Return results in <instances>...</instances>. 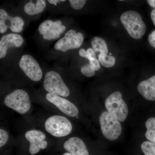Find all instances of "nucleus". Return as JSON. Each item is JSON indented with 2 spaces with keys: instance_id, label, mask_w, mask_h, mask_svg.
Returning <instances> with one entry per match:
<instances>
[{
  "instance_id": "obj_1",
  "label": "nucleus",
  "mask_w": 155,
  "mask_h": 155,
  "mask_svg": "<svg viewBox=\"0 0 155 155\" xmlns=\"http://www.w3.org/2000/svg\"><path fill=\"white\" fill-rule=\"evenodd\" d=\"M122 25L132 38L140 39L146 31V26L141 15L134 11L124 12L120 17Z\"/></svg>"
},
{
  "instance_id": "obj_2",
  "label": "nucleus",
  "mask_w": 155,
  "mask_h": 155,
  "mask_svg": "<svg viewBox=\"0 0 155 155\" xmlns=\"http://www.w3.org/2000/svg\"><path fill=\"white\" fill-rule=\"evenodd\" d=\"M4 103L6 107L22 115L28 113L31 107L29 95L22 89L16 90L7 95Z\"/></svg>"
},
{
  "instance_id": "obj_3",
  "label": "nucleus",
  "mask_w": 155,
  "mask_h": 155,
  "mask_svg": "<svg viewBox=\"0 0 155 155\" xmlns=\"http://www.w3.org/2000/svg\"><path fill=\"white\" fill-rule=\"evenodd\" d=\"M45 127L48 133L57 137L67 136L72 130L71 122L65 116L60 115L49 117L45 122Z\"/></svg>"
},
{
  "instance_id": "obj_4",
  "label": "nucleus",
  "mask_w": 155,
  "mask_h": 155,
  "mask_svg": "<svg viewBox=\"0 0 155 155\" xmlns=\"http://www.w3.org/2000/svg\"><path fill=\"white\" fill-rule=\"evenodd\" d=\"M105 106L108 113L119 122H124L127 119L128 108L120 92L115 91L109 95L105 101Z\"/></svg>"
},
{
  "instance_id": "obj_5",
  "label": "nucleus",
  "mask_w": 155,
  "mask_h": 155,
  "mask_svg": "<svg viewBox=\"0 0 155 155\" xmlns=\"http://www.w3.org/2000/svg\"><path fill=\"white\" fill-rule=\"evenodd\" d=\"M99 121L102 133L108 140H116L121 135L122 132L121 123L107 111H104L101 114Z\"/></svg>"
},
{
  "instance_id": "obj_6",
  "label": "nucleus",
  "mask_w": 155,
  "mask_h": 155,
  "mask_svg": "<svg viewBox=\"0 0 155 155\" xmlns=\"http://www.w3.org/2000/svg\"><path fill=\"white\" fill-rule=\"evenodd\" d=\"M43 86L49 93L62 97H67L70 94L68 87L64 82L61 75L54 71L48 72L45 75Z\"/></svg>"
},
{
  "instance_id": "obj_7",
  "label": "nucleus",
  "mask_w": 155,
  "mask_h": 155,
  "mask_svg": "<svg viewBox=\"0 0 155 155\" xmlns=\"http://www.w3.org/2000/svg\"><path fill=\"white\" fill-rule=\"evenodd\" d=\"M84 36L81 32H76L70 29L65 34V36L58 40L54 45L55 49L65 52L72 49L80 48L84 41Z\"/></svg>"
},
{
  "instance_id": "obj_8",
  "label": "nucleus",
  "mask_w": 155,
  "mask_h": 155,
  "mask_svg": "<svg viewBox=\"0 0 155 155\" xmlns=\"http://www.w3.org/2000/svg\"><path fill=\"white\" fill-rule=\"evenodd\" d=\"M20 69L25 75L34 81H38L42 78V71L38 63L29 54L22 56L19 64Z\"/></svg>"
},
{
  "instance_id": "obj_9",
  "label": "nucleus",
  "mask_w": 155,
  "mask_h": 155,
  "mask_svg": "<svg viewBox=\"0 0 155 155\" xmlns=\"http://www.w3.org/2000/svg\"><path fill=\"white\" fill-rule=\"evenodd\" d=\"M66 29V27L62 25L60 20L53 22L51 20H46L42 22L38 28L40 34L43 35V38L47 40L59 38Z\"/></svg>"
},
{
  "instance_id": "obj_10",
  "label": "nucleus",
  "mask_w": 155,
  "mask_h": 155,
  "mask_svg": "<svg viewBox=\"0 0 155 155\" xmlns=\"http://www.w3.org/2000/svg\"><path fill=\"white\" fill-rule=\"evenodd\" d=\"M46 98L67 116L74 117L78 115L79 111L77 107L67 99L49 93L46 95Z\"/></svg>"
},
{
  "instance_id": "obj_11",
  "label": "nucleus",
  "mask_w": 155,
  "mask_h": 155,
  "mask_svg": "<svg viewBox=\"0 0 155 155\" xmlns=\"http://www.w3.org/2000/svg\"><path fill=\"white\" fill-rule=\"evenodd\" d=\"M25 136L29 142V152L31 155L36 154L40 150L45 149L48 146V142L45 140L46 136L41 130H28L25 132Z\"/></svg>"
},
{
  "instance_id": "obj_12",
  "label": "nucleus",
  "mask_w": 155,
  "mask_h": 155,
  "mask_svg": "<svg viewBox=\"0 0 155 155\" xmlns=\"http://www.w3.org/2000/svg\"><path fill=\"white\" fill-rule=\"evenodd\" d=\"M24 39L18 34L11 33L4 35L0 39V58H5L7 50L11 48H19L23 44Z\"/></svg>"
},
{
  "instance_id": "obj_13",
  "label": "nucleus",
  "mask_w": 155,
  "mask_h": 155,
  "mask_svg": "<svg viewBox=\"0 0 155 155\" xmlns=\"http://www.w3.org/2000/svg\"><path fill=\"white\" fill-rule=\"evenodd\" d=\"M64 149L72 155H89L86 145L82 140L72 137L64 142Z\"/></svg>"
},
{
  "instance_id": "obj_14",
  "label": "nucleus",
  "mask_w": 155,
  "mask_h": 155,
  "mask_svg": "<svg viewBox=\"0 0 155 155\" xmlns=\"http://www.w3.org/2000/svg\"><path fill=\"white\" fill-rule=\"evenodd\" d=\"M137 90L146 99L155 101V75L140 82Z\"/></svg>"
},
{
  "instance_id": "obj_15",
  "label": "nucleus",
  "mask_w": 155,
  "mask_h": 155,
  "mask_svg": "<svg viewBox=\"0 0 155 155\" xmlns=\"http://www.w3.org/2000/svg\"><path fill=\"white\" fill-rule=\"evenodd\" d=\"M46 7V3L43 0H37L36 4L29 2L24 6V10L26 14L33 15L41 13Z\"/></svg>"
},
{
  "instance_id": "obj_16",
  "label": "nucleus",
  "mask_w": 155,
  "mask_h": 155,
  "mask_svg": "<svg viewBox=\"0 0 155 155\" xmlns=\"http://www.w3.org/2000/svg\"><path fill=\"white\" fill-rule=\"evenodd\" d=\"M91 44L95 52L107 54L108 48L105 40L100 37H95L92 39Z\"/></svg>"
},
{
  "instance_id": "obj_17",
  "label": "nucleus",
  "mask_w": 155,
  "mask_h": 155,
  "mask_svg": "<svg viewBox=\"0 0 155 155\" xmlns=\"http://www.w3.org/2000/svg\"><path fill=\"white\" fill-rule=\"evenodd\" d=\"M147 128L146 137L148 140L155 143V118L151 117L146 122Z\"/></svg>"
},
{
  "instance_id": "obj_18",
  "label": "nucleus",
  "mask_w": 155,
  "mask_h": 155,
  "mask_svg": "<svg viewBox=\"0 0 155 155\" xmlns=\"http://www.w3.org/2000/svg\"><path fill=\"white\" fill-rule=\"evenodd\" d=\"M99 61L102 66L106 68L114 67L116 59L114 56L108 55L104 54H100L98 55Z\"/></svg>"
},
{
  "instance_id": "obj_19",
  "label": "nucleus",
  "mask_w": 155,
  "mask_h": 155,
  "mask_svg": "<svg viewBox=\"0 0 155 155\" xmlns=\"http://www.w3.org/2000/svg\"><path fill=\"white\" fill-rule=\"evenodd\" d=\"M141 148L145 155H155V143L150 141L142 143Z\"/></svg>"
},
{
  "instance_id": "obj_20",
  "label": "nucleus",
  "mask_w": 155,
  "mask_h": 155,
  "mask_svg": "<svg viewBox=\"0 0 155 155\" xmlns=\"http://www.w3.org/2000/svg\"><path fill=\"white\" fill-rule=\"evenodd\" d=\"M81 71L84 75L88 77H92L95 73V71L89 64H84L82 66L81 69Z\"/></svg>"
},
{
  "instance_id": "obj_21",
  "label": "nucleus",
  "mask_w": 155,
  "mask_h": 155,
  "mask_svg": "<svg viewBox=\"0 0 155 155\" xmlns=\"http://www.w3.org/2000/svg\"><path fill=\"white\" fill-rule=\"evenodd\" d=\"M69 3L71 7L76 10L82 8L86 2L85 0H69Z\"/></svg>"
},
{
  "instance_id": "obj_22",
  "label": "nucleus",
  "mask_w": 155,
  "mask_h": 155,
  "mask_svg": "<svg viewBox=\"0 0 155 155\" xmlns=\"http://www.w3.org/2000/svg\"><path fill=\"white\" fill-rule=\"evenodd\" d=\"M9 139V134L6 130L0 129V147H2L5 145Z\"/></svg>"
},
{
  "instance_id": "obj_23",
  "label": "nucleus",
  "mask_w": 155,
  "mask_h": 155,
  "mask_svg": "<svg viewBox=\"0 0 155 155\" xmlns=\"http://www.w3.org/2000/svg\"><path fill=\"white\" fill-rule=\"evenodd\" d=\"M11 23V25H16V26L23 27L24 25V22L23 19L20 17H12L9 16L8 19Z\"/></svg>"
},
{
  "instance_id": "obj_24",
  "label": "nucleus",
  "mask_w": 155,
  "mask_h": 155,
  "mask_svg": "<svg viewBox=\"0 0 155 155\" xmlns=\"http://www.w3.org/2000/svg\"><path fill=\"white\" fill-rule=\"evenodd\" d=\"M84 58H87V59H88L89 61L96 59L95 52L91 48L87 49L85 52Z\"/></svg>"
},
{
  "instance_id": "obj_25",
  "label": "nucleus",
  "mask_w": 155,
  "mask_h": 155,
  "mask_svg": "<svg viewBox=\"0 0 155 155\" xmlns=\"http://www.w3.org/2000/svg\"><path fill=\"white\" fill-rule=\"evenodd\" d=\"M89 64L91 67L94 69L95 71H97L99 70L101 68L100 61L97 59H93V60L89 61Z\"/></svg>"
},
{
  "instance_id": "obj_26",
  "label": "nucleus",
  "mask_w": 155,
  "mask_h": 155,
  "mask_svg": "<svg viewBox=\"0 0 155 155\" xmlns=\"http://www.w3.org/2000/svg\"><path fill=\"white\" fill-rule=\"evenodd\" d=\"M148 41L150 45L155 48V30L153 31L148 36Z\"/></svg>"
},
{
  "instance_id": "obj_27",
  "label": "nucleus",
  "mask_w": 155,
  "mask_h": 155,
  "mask_svg": "<svg viewBox=\"0 0 155 155\" xmlns=\"http://www.w3.org/2000/svg\"><path fill=\"white\" fill-rule=\"evenodd\" d=\"M6 21L3 19H0V32L4 33L7 31L9 28V25H6Z\"/></svg>"
},
{
  "instance_id": "obj_28",
  "label": "nucleus",
  "mask_w": 155,
  "mask_h": 155,
  "mask_svg": "<svg viewBox=\"0 0 155 155\" xmlns=\"http://www.w3.org/2000/svg\"><path fill=\"white\" fill-rule=\"evenodd\" d=\"M9 16L5 10L3 9H0V19L7 21L8 19Z\"/></svg>"
},
{
  "instance_id": "obj_29",
  "label": "nucleus",
  "mask_w": 155,
  "mask_h": 155,
  "mask_svg": "<svg viewBox=\"0 0 155 155\" xmlns=\"http://www.w3.org/2000/svg\"><path fill=\"white\" fill-rule=\"evenodd\" d=\"M10 28L13 32H16V33L21 32L23 30V27L14 25H11L10 26Z\"/></svg>"
},
{
  "instance_id": "obj_30",
  "label": "nucleus",
  "mask_w": 155,
  "mask_h": 155,
  "mask_svg": "<svg viewBox=\"0 0 155 155\" xmlns=\"http://www.w3.org/2000/svg\"><path fill=\"white\" fill-rule=\"evenodd\" d=\"M150 17L154 25L155 26V9L153 10L151 12Z\"/></svg>"
},
{
  "instance_id": "obj_31",
  "label": "nucleus",
  "mask_w": 155,
  "mask_h": 155,
  "mask_svg": "<svg viewBox=\"0 0 155 155\" xmlns=\"http://www.w3.org/2000/svg\"><path fill=\"white\" fill-rule=\"evenodd\" d=\"M147 2L150 7L155 9V0H148Z\"/></svg>"
},
{
  "instance_id": "obj_32",
  "label": "nucleus",
  "mask_w": 155,
  "mask_h": 155,
  "mask_svg": "<svg viewBox=\"0 0 155 155\" xmlns=\"http://www.w3.org/2000/svg\"><path fill=\"white\" fill-rule=\"evenodd\" d=\"M85 52H86V51H85L84 49H81L79 51V55H80L81 57H82V58H84Z\"/></svg>"
},
{
  "instance_id": "obj_33",
  "label": "nucleus",
  "mask_w": 155,
  "mask_h": 155,
  "mask_svg": "<svg viewBox=\"0 0 155 155\" xmlns=\"http://www.w3.org/2000/svg\"><path fill=\"white\" fill-rule=\"evenodd\" d=\"M48 2L50 4L54 5H57V3H60L61 2V1H58V0H49V1H48Z\"/></svg>"
},
{
  "instance_id": "obj_34",
  "label": "nucleus",
  "mask_w": 155,
  "mask_h": 155,
  "mask_svg": "<svg viewBox=\"0 0 155 155\" xmlns=\"http://www.w3.org/2000/svg\"><path fill=\"white\" fill-rule=\"evenodd\" d=\"M62 155H72V154L70 153H65L63 154Z\"/></svg>"
},
{
  "instance_id": "obj_35",
  "label": "nucleus",
  "mask_w": 155,
  "mask_h": 155,
  "mask_svg": "<svg viewBox=\"0 0 155 155\" xmlns=\"http://www.w3.org/2000/svg\"><path fill=\"white\" fill-rule=\"evenodd\" d=\"M111 54H112V53H110V56H111Z\"/></svg>"
}]
</instances>
